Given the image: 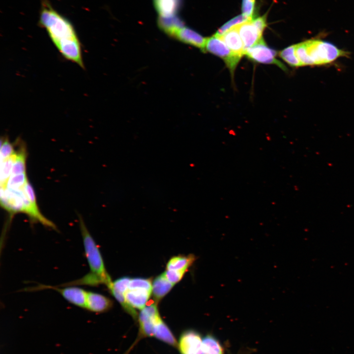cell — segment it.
<instances>
[{"mask_svg": "<svg viewBox=\"0 0 354 354\" xmlns=\"http://www.w3.org/2000/svg\"><path fill=\"white\" fill-rule=\"evenodd\" d=\"M151 292L145 289H129L125 294L127 303L134 308L142 309L148 302Z\"/></svg>", "mask_w": 354, "mask_h": 354, "instance_id": "obj_14", "label": "cell"}, {"mask_svg": "<svg viewBox=\"0 0 354 354\" xmlns=\"http://www.w3.org/2000/svg\"><path fill=\"white\" fill-rule=\"evenodd\" d=\"M14 142L12 143L7 137L4 136L1 139L0 161L7 159L13 155L15 151Z\"/></svg>", "mask_w": 354, "mask_h": 354, "instance_id": "obj_25", "label": "cell"}, {"mask_svg": "<svg viewBox=\"0 0 354 354\" xmlns=\"http://www.w3.org/2000/svg\"><path fill=\"white\" fill-rule=\"evenodd\" d=\"M255 0H242V14L246 17L252 19V15L255 8Z\"/></svg>", "mask_w": 354, "mask_h": 354, "instance_id": "obj_30", "label": "cell"}, {"mask_svg": "<svg viewBox=\"0 0 354 354\" xmlns=\"http://www.w3.org/2000/svg\"><path fill=\"white\" fill-rule=\"evenodd\" d=\"M78 217L85 255L90 270L81 278L61 286H97L104 284L109 288L113 281L107 272L99 249L86 227L82 216L79 215Z\"/></svg>", "mask_w": 354, "mask_h": 354, "instance_id": "obj_2", "label": "cell"}, {"mask_svg": "<svg viewBox=\"0 0 354 354\" xmlns=\"http://www.w3.org/2000/svg\"><path fill=\"white\" fill-rule=\"evenodd\" d=\"M245 55L250 59L256 62L274 64L284 70H287L286 67L276 58L275 50L267 46L263 39L253 46L247 49Z\"/></svg>", "mask_w": 354, "mask_h": 354, "instance_id": "obj_5", "label": "cell"}, {"mask_svg": "<svg viewBox=\"0 0 354 354\" xmlns=\"http://www.w3.org/2000/svg\"><path fill=\"white\" fill-rule=\"evenodd\" d=\"M152 284L149 279L134 278L131 279L129 289H145L152 292Z\"/></svg>", "mask_w": 354, "mask_h": 354, "instance_id": "obj_27", "label": "cell"}, {"mask_svg": "<svg viewBox=\"0 0 354 354\" xmlns=\"http://www.w3.org/2000/svg\"><path fill=\"white\" fill-rule=\"evenodd\" d=\"M28 178L26 173L18 175H11L7 184L6 187L14 190H20L23 189Z\"/></svg>", "mask_w": 354, "mask_h": 354, "instance_id": "obj_23", "label": "cell"}, {"mask_svg": "<svg viewBox=\"0 0 354 354\" xmlns=\"http://www.w3.org/2000/svg\"><path fill=\"white\" fill-rule=\"evenodd\" d=\"M202 340L199 334L193 330H187L181 335L178 346L181 354H197Z\"/></svg>", "mask_w": 354, "mask_h": 354, "instance_id": "obj_10", "label": "cell"}, {"mask_svg": "<svg viewBox=\"0 0 354 354\" xmlns=\"http://www.w3.org/2000/svg\"><path fill=\"white\" fill-rule=\"evenodd\" d=\"M160 316L157 303H153L141 309L138 320L141 334L144 336H153L155 322Z\"/></svg>", "mask_w": 354, "mask_h": 354, "instance_id": "obj_8", "label": "cell"}, {"mask_svg": "<svg viewBox=\"0 0 354 354\" xmlns=\"http://www.w3.org/2000/svg\"><path fill=\"white\" fill-rule=\"evenodd\" d=\"M279 56L293 67H301L295 53V44L290 46L279 52Z\"/></svg>", "mask_w": 354, "mask_h": 354, "instance_id": "obj_22", "label": "cell"}, {"mask_svg": "<svg viewBox=\"0 0 354 354\" xmlns=\"http://www.w3.org/2000/svg\"><path fill=\"white\" fill-rule=\"evenodd\" d=\"M182 0H153L159 16L176 15L181 8Z\"/></svg>", "mask_w": 354, "mask_h": 354, "instance_id": "obj_16", "label": "cell"}, {"mask_svg": "<svg viewBox=\"0 0 354 354\" xmlns=\"http://www.w3.org/2000/svg\"><path fill=\"white\" fill-rule=\"evenodd\" d=\"M181 42L203 50L206 38L193 30L186 27L180 29L174 36Z\"/></svg>", "mask_w": 354, "mask_h": 354, "instance_id": "obj_13", "label": "cell"}, {"mask_svg": "<svg viewBox=\"0 0 354 354\" xmlns=\"http://www.w3.org/2000/svg\"><path fill=\"white\" fill-rule=\"evenodd\" d=\"M246 50L263 39L262 34L251 20L236 26Z\"/></svg>", "mask_w": 354, "mask_h": 354, "instance_id": "obj_9", "label": "cell"}, {"mask_svg": "<svg viewBox=\"0 0 354 354\" xmlns=\"http://www.w3.org/2000/svg\"><path fill=\"white\" fill-rule=\"evenodd\" d=\"M39 21L62 57L84 69L81 44L71 22L47 0L42 3Z\"/></svg>", "mask_w": 354, "mask_h": 354, "instance_id": "obj_1", "label": "cell"}, {"mask_svg": "<svg viewBox=\"0 0 354 354\" xmlns=\"http://www.w3.org/2000/svg\"><path fill=\"white\" fill-rule=\"evenodd\" d=\"M113 302L108 297L99 293L88 291L85 308L90 311L102 313L112 306Z\"/></svg>", "mask_w": 354, "mask_h": 354, "instance_id": "obj_11", "label": "cell"}, {"mask_svg": "<svg viewBox=\"0 0 354 354\" xmlns=\"http://www.w3.org/2000/svg\"><path fill=\"white\" fill-rule=\"evenodd\" d=\"M16 156V151L9 158L0 161V188H6L11 176L13 164Z\"/></svg>", "mask_w": 354, "mask_h": 354, "instance_id": "obj_21", "label": "cell"}, {"mask_svg": "<svg viewBox=\"0 0 354 354\" xmlns=\"http://www.w3.org/2000/svg\"><path fill=\"white\" fill-rule=\"evenodd\" d=\"M251 19H252L246 17L242 14L238 15L224 24L218 29L215 35L220 37L230 29Z\"/></svg>", "mask_w": 354, "mask_h": 354, "instance_id": "obj_24", "label": "cell"}, {"mask_svg": "<svg viewBox=\"0 0 354 354\" xmlns=\"http://www.w3.org/2000/svg\"><path fill=\"white\" fill-rule=\"evenodd\" d=\"M295 53L300 66L325 65L350 55L349 52L319 39H310L295 44Z\"/></svg>", "mask_w": 354, "mask_h": 354, "instance_id": "obj_3", "label": "cell"}, {"mask_svg": "<svg viewBox=\"0 0 354 354\" xmlns=\"http://www.w3.org/2000/svg\"><path fill=\"white\" fill-rule=\"evenodd\" d=\"M110 293L115 297V298L119 302L123 309L130 315H131L135 319H137L138 314L134 308L131 307L127 303L124 294L119 293L114 290H110Z\"/></svg>", "mask_w": 354, "mask_h": 354, "instance_id": "obj_26", "label": "cell"}, {"mask_svg": "<svg viewBox=\"0 0 354 354\" xmlns=\"http://www.w3.org/2000/svg\"><path fill=\"white\" fill-rule=\"evenodd\" d=\"M252 21L259 31L263 34L264 29L266 26V16H263L252 19Z\"/></svg>", "mask_w": 354, "mask_h": 354, "instance_id": "obj_31", "label": "cell"}, {"mask_svg": "<svg viewBox=\"0 0 354 354\" xmlns=\"http://www.w3.org/2000/svg\"><path fill=\"white\" fill-rule=\"evenodd\" d=\"M174 286L167 279L164 273L157 276L152 283V294L156 302L165 296Z\"/></svg>", "mask_w": 354, "mask_h": 354, "instance_id": "obj_17", "label": "cell"}, {"mask_svg": "<svg viewBox=\"0 0 354 354\" xmlns=\"http://www.w3.org/2000/svg\"><path fill=\"white\" fill-rule=\"evenodd\" d=\"M197 354H223V351L217 340L207 335L202 340L201 347Z\"/></svg>", "mask_w": 354, "mask_h": 354, "instance_id": "obj_20", "label": "cell"}, {"mask_svg": "<svg viewBox=\"0 0 354 354\" xmlns=\"http://www.w3.org/2000/svg\"><path fill=\"white\" fill-rule=\"evenodd\" d=\"M219 37L235 54L241 58L245 55L244 46L236 26L230 29Z\"/></svg>", "mask_w": 354, "mask_h": 354, "instance_id": "obj_12", "label": "cell"}, {"mask_svg": "<svg viewBox=\"0 0 354 354\" xmlns=\"http://www.w3.org/2000/svg\"><path fill=\"white\" fill-rule=\"evenodd\" d=\"M36 289H50L58 292L69 303L79 307L85 308L87 292L84 289L76 286H68L58 288L49 285H39Z\"/></svg>", "mask_w": 354, "mask_h": 354, "instance_id": "obj_7", "label": "cell"}, {"mask_svg": "<svg viewBox=\"0 0 354 354\" xmlns=\"http://www.w3.org/2000/svg\"><path fill=\"white\" fill-rule=\"evenodd\" d=\"M157 23L162 30L174 37L180 29L184 27L183 21L177 15L167 17L159 16Z\"/></svg>", "mask_w": 354, "mask_h": 354, "instance_id": "obj_15", "label": "cell"}, {"mask_svg": "<svg viewBox=\"0 0 354 354\" xmlns=\"http://www.w3.org/2000/svg\"><path fill=\"white\" fill-rule=\"evenodd\" d=\"M22 190H14L7 187L0 188L1 206L9 213L11 219L15 214L24 212Z\"/></svg>", "mask_w": 354, "mask_h": 354, "instance_id": "obj_6", "label": "cell"}, {"mask_svg": "<svg viewBox=\"0 0 354 354\" xmlns=\"http://www.w3.org/2000/svg\"><path fill=\"white\" fill-rule=\"evenodd\" d=\"M196 258L193 255L188 256H176L173 257L168 261L167 269L187 271L195 262Z\"/></svg>", "mask_w": 354, "mask_h": 354, "instance_id": "obj_19", "label": "cell"}, {"mask_svg": "<svg viewBox=\"0 0 354 354\" xmlns=\"http://www.w3.org/2000/svg\"><path fill=\"white\" fill-rule=\"evenodd\" d=\"M203 50L223 59L232 74L241 59L230 50L220 37L215 34L206 38Z\"/></svg>", "mask_w": 354, "mask_h": 354, "instance_id": "obj_4", "label": "cell"}, {"mask_svg": "<svg viewBox=\"0 0 354 354\" xmlns=\"http://www.w3.org/2000/svg\"><path fill=\"white\" fill-rule=\"evenodd\" d=\"M186 271L184 270H177L167 269L164 272L167 279L172 284L175 285L178 283L183 277Z\"/></svg>", "mask_w": 354, "mask_h": 354, "instance_id": "obj_29", "label": "cell"}, {"mask_svg": "<svg viewBox=\"0 0 354 354\" xmlns=\"http://www.w3.org/2000/svg\"><path fill=\"white\" fill-rule=\"evenodd\" d=\"M153 336L172 346H177L175 337L168 326L163 322L160 316L155 322L153 329Z\"/></svg>", "mask_w": 354, "mask_h": 354, "instance_id": "obj_18", "label": "cell"}, {"mask_svg": "<svg viewBox=\"0 0 354 354\" xmlns=\"http://www.w3.org/2000/svg\"><path fill=\"white\" fill-rule=\"evenodd\" d=\"M128 277H123L113 282L111 286L108 288L110 290H114L119 293L124 294L129 290L131 280Z\"/></svg>", "mask_w": 354, "mask_h": 354, "instance_id": "obj_28", "label": "cell"}]
</instances>
